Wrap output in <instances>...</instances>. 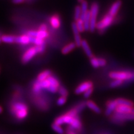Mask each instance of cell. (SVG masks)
<instances>
[{"label":"cell","mask_w":134,"mask_h":134,"mask_svg":"<svg viewBox=\"0 0 134 134\" xmlns=\"http://www.w3.org/2000/svg\"><path fill=\"white\" fill-rule=\"evenodd\" d=\"M11 112L14 115L16 119L23 120L27 116L29 109L26 104L22 102H16L11 105Z\"/></svg>","instance_id":"6da1fadb"},{"label":"cell","mask_w":134,"mask_h":134,"mask_svg":"<svg viewBox=\"0 0 134 134\" xmlns=\"http://www.w3.org/2000/svg\"><path fill=\"white\" fill-rule=\"evenodd\" d=\"M109 77L114 80L134 81V73L125 71H112L109 73Z\"/></svg>","instance_id":"7a4b0ae2"},{"label":"cell","mask_w":134,"mask_h":134,"mask_svg":"<svg viewBox=\"0 0 134 134\" xmlns=\"http://www.w3.org/2000/svg\"><path fill=\"white\" fill-rule=\"evenodd\" d=\"M91 13V23H90V31L94 32L96 28L97 16L99 12V5L98 3H93L90 8Z\"/></svg>","instance_id":"3957f363"},{"label":"cell","mask_w":134,"mask_h":134,"mask_svg":"<svg viewBox=\"0 0 134 134\" xmlns=\"http://www.w3.org/2000/svg\"><path fill=\"white\" fill-rule=\"evenodd\" d=\"M114 21V17L109 14H106L101 21L97 23L96 28L99 31H104L109 27Z\"/></svg>","instance_id":"277c9868"},{"label":"cell","mask_w":134,"mask_h":134,"mask_svg":"<svg viewBox=\"0 0 134 134\" xmlns=\"http://www.w3.org/2000/svg\"><path fill=\"white\" fill-rule=\"evenodd\" d=\"M37 50L36 47H32L29 48L27 51L24 53L22 57V62L23 63H27L32 59V58L37 54Z\"/></svg>","instance_id":"5b68a950"},{"label":"cell","mask_w":134,"mask_h":134,"mask_svg":"<svg viewBox=\"0 0 134 134\" xmlns=\"http://www.w3.org/2000/svg\"><path fill=\"white\" fill-rule=\"evenodd\" d=\"M74 119L75 117L70 116V115L67 114L66 113H65V114L60 115L57 118L55 119L54 123L59 125H62L63 124H68L70 125L72 124V122H73Z\"/></svg>","instance_id":"8992f818"},{"label":"cell","mask_w":134,"mask_h":134,"mask_svg":"<svg viewBox=\"0 0 134 134\" xmlns=\"http://www.w3.org/2000/svg\"><path fill=\"white\" fill-rule=\"evenodd\" d=\"M91 88H93V83L91 81H85L80 84L79 86L75 89V93L76 94H80L84 93L85 91Z\"/></svg>","instance_id":"52a82bcc"},{"label":"cell","mask_w":134,"mask_h":134,"mask_svg":"<svg viewBox=\"0 0 134 134\" xmlns=\"http://www.w3.org/2000/svg\"><path fill=\"white\" fill-rule=\"evenodd\" d=\"M111 117H114V118L119 119L120 121L124 122L125 120H134V115L132 114L131 113L129 114H121L114 112Z\"/></svg>","instance_id":"ba28073f"},{"label":"cell","mask_w":134,"mask_h":134,"mask_svg":"<svg viewBox=\"0 0 134 134\" xmlns=\"http://www.w3.org/2000/svg\"><path fill=\"white\" fill-rule=\"evenodd\" d=\"M71 28L72 31H73V35H74V38H75V43L76 44V47L81 46V42L83 40L81 39V36L80 35V32L78 31V28H77L76 23H73L71 24Z\"/></svg>","instance_id":"9c48e42d"},{"label":"cell","mask_w":134,"mask_h":134,"mask_svg":"<svg viewBox=\"0 0 134 134\" xmlns=\"http://www.w3.org/2000/svg\"><path fill=\"white\" fill-rule=\"evenodd\" d=\"M27 34L31 37H38L42 38V39H44L48 36L47 31H41V30H38L37 31H30L28 32Z\"/></svg>","instance_id":"30bf717a"},{"label":"cell","mask_w":134,"mask_h":134,"mask_svg":"<svg viewBox=\"0 0 134 134\" xmlns=\"http://www.w3.org/2000/svg\"><path fill=\"white\" fill-rule=\"evenodd\" d=\"M107 108L106 110H105V114L107 116H109L111 115L112 113H114L116 108L117 107V103L115 100H109L107 103Z\"/></svg>","instance_id":"8fae6325"},{"label":"cell","mask_w":134,"mask_h":134,"mask_svg":"<svg viewBox=\"0 0 134 134\" xmlns=\"http://www.w3.org/2000/svg\"><path fill=\"white\" fill-rule=\"evenodd\" d=\"M15 42L21 45H28L31 43V37L27 34L20 36H16Z\"/></svg>","instance_id":"7c38bea8"},{"label":"cell","mask_w":134,"mask_h":134,"mask_svg":"<svg viewBox=\"0 0 134 134\" xmlns=\"http://www.w3.org/2000/svg\"><path fill=\"white\" fill-rule=\"evenodd\" d=\"M122 5V2L120 0L115 1L114 3H113V5L111 6V7L110 8L109 11V14L111 15L112 16H113L114 18L116 16V14L118 13L119 10L120 6Z\"/></svg>","instance_id":"4fadbf2b"},{"label":"cell","mask_w":134,"mask_h":134,"mask_svg":"<svg viewBox=\"0 0 134 134\" xmlns=\"http://www.w3.org/2000/svg\"><path fill=\"white\" fill-rule=\"evenodd\" d=\"M81 46V47L83 48L84 52H85L86 55L88 57H90V58L93 57V52H92V50L86 40H83V41H82Z\"/></svg>","instance_id":"5bb4252c"},{"label":"cell","mask_w":134,"mask_h":134,"mask_svg":"<svg viewBox=\"0 0 134 134\" xmlns=\"http://www.w3.org/2000/svg\"><path fill=\"white\" fill-rule=\"evenodd\" d=\"M50 23L51 26L54 29H58L60 26V19L57 15H53L50 18Z\"/></svg>","instance_id":"9a60e30c"},{"label":"cell","mask_w":134,"mask_h":134,"mask_svg":"<svg viewBox=\"0 0 134 134\" xmlns=\"http://www.w3.org/2000/svg\"><path fill=\"white\" fill-rule=\"evenodd\" d=\"M86 105L88 108L91 109L94 112L97 114H100L101 113V110L100 109L98 106V105L96 103H94L93 100H88L86 102Z\"/></svg>","instance_id":"2e32d148"},{"label":"cell","mask_w":134,"mask_h":134,"mask_svg":"<svg viewBox=\"0 0 134 134\" xmlns=\"http://www.w3.org/2000/svg\"><path fill=\"white\" fill-rule=\"evenodd\" d=\"M132 109V108H131V107L127 106V105H117L115 112L121 114H129L131 113Z\"/></svg>","instance_id":"e0dca14e"},{"label":"cell","mask_w":134,"mask_h":134,"mask_svg":"<svg viewBox=\"0 0 134 134\" xmlns=\"http://www.w3.org/2000/svg\"><path fill=\"white\" fill-rule=\"evenodd\" d=\"M76 47V46L75 42H71L68 43V44H67L66 46H64L62 48V53L63 55L68 54V53L71 52V51H73Z\"/></svg>","instance_id":"ac0fdd59"},{"label":"cell","mask_w":134,"mask_h":134,"mask_svg":"<svg viewBox=\"0 0 134 134\" xmlns=\"http://www.w3.org/2000/svg\"><path fill=\"white\" fill-rule=\"evenodd\" d=\"M81 15L80 19L81 20H84L87 13L88 12V3L86 1L84 0L81 3Z\"/></svg>","instance_id":"d6986e66"},{"label":"cell","mask_w":134,"mask_h":134,"mask_svg":"<svg viewBox=\"0 0 134 134\" xmlns=\"http://www.w3.org/2000/svg\"><path fill=\"white\" fill-rule=\"evenodd\" d=\"M51 71L50 70H45L40 73L37 78V80L38 81H42L47 79L50 76H51Z\"/></svg>","instance_id":"ffe728a7"},{"label":"cell","mask_w":134,"mask_h":134,"mask_svg":"<svg viewBox=\"0 0 134 134\" xmlns=\"http://www.w3.org/2000/svg\"><path fill=\"white\" fill-rule=\"evenodd\" d=\"M84 26H85V31H90V23H91V13L89 10L83 20Z\"/></svg>","instance_id":"44dd1931"},{"label":"cell","mask_w":134,"mask_h":134,"mask_svg":"<svg viewBox=\"0 0 134 134\" xmlns=\"http://www.w3.org/2000/svg\"><path fill=\"white\" fill-rule=\"evenodd\" d=\"M70 126H71L72 127L75 129V130H76L77 131H79L80 130H81L82 129V123L81 122V120L80 119V117L78 116H76V117H75L74 120H73V122H72V124L70 125Z\"/></svg>","instance_id":"7402d4cb"},{"label":"cell","mask_w":134,"mask_h":134,"mask_svg":"<svg viewBox=\"0 0 134 134\" xmlns=\"http://www.w3.org/2000/svg\"><path fill=\"white\" fill-rule=\"evenodd\" d=\"M116 100L117 105H127V106L131 107V108H133V103L131 100H127L126 99L124 98H118Z\"/></svg>","instance_id":"603a6c76"},{"label":"cell","mask_w":134,"mask_h":134,"mask_svg":"<svg viewBox=\"0 0 134 134\" xmlns=\"http://www.w3.org/2000/svg\"><path fill=\"white\" fill-rule=\"evenodd\" d=\"M16 36H11V35H3L1 36V41L4 43H12L15 42Z\"/></svg>","instance_id":"cb8c5ba5"},{"label":"cell","mask_w":134,"mask_h":134,"mask_svg":"<svg viewBox=\"0 0 134 134\" xmlns=\"http://www.w3.org/2000/svg\"><path fill=\"white\" fill-rule=\"evenodd\" d=\"M42 90V88L41 83L40 81L36 80V81L35 82L34 84L32 86V91L35 94H38Z\"/></svg>","instance_id":"d4e9b609"},{"label":"cell","mask_w":134,"mask_h":134,"mask_svg":"<svg viewBox=\"0 0 134 134\" xmlns=\"http://www.w3.org/2000/svg\"><path fill=\"white\" fill-rule=\"evenodd\" d=\"M31 43L36 45V46H39L45 44L44 39L38 37H31Z\"/></svg>","instance_id":"484cf974"},{"label":"cell","mask_w":134,"mask_h":134,"mask_svg":"<svg viewBox=\"0 0 134 134\" xmlns=\"http://www.w3.org/2000/svg\"><path fill=\"white\" fill-rule=\"evenodd\" d=\"M75 23H76V27L80 32H83L85 31V26H84V22L83 20L79 19L78 20H77V21H76Z\"/></svg>","instance_id":"4316f807"},{"label":"cell","mask_w":134,"mask_h":134,"mask_svg":"<svg viewBox=\"0 0 134 134\" xmlns=\"http://www.w3.org/2000/svg\"><path fill=\"white\" fill-rule=\"evenodd\" d=\"M52 127L53 130H55L57 133H58V134H64L65 133V131L63 130V129L61 127V125H57L56 124L53 123L52 125Z\"/></svg>","instance_id":"83f0119b"},{"label":"cell","mask_w":134,"mask_h":134,"mask_svg":"<svg viewBox=\"0 0 134 134\" xmlns=\"http://www.w3.org/2000/svg\"><path fill=\"white\" fill-rule=\"evenodd\" d=\"M81 9L80 6H76L75 8V14H74V18L75 21H77L81 18Z\"/></svg>","instance_id":"f1b7e54d"},{"label":"cell","mask_w":134,"mask_h":134,"mask_svg":"<svg viewBox=\"0 0 134 134\" xmlns=\"http://www.w3.org/2000/svg\"><path fill=\"white\" fill-rule=\"evenodd\" d=\"M90 63H91L92 66L95 68H97L100 66L99 60V58L93 57L90 58Z\"/></svg>","instance_id":"f546056e"},{"label":"cell","mask_w":134,"mask_h":134,"mask_svg":"<svg viewBox=\"0 0 134 134\" xmlns=\"http://www.w3.org/2000/svg\"><path fill=\"white\" fill-rule=\"evenodd\" d=\"M58 92L61 95V96L67 97V96H68V91H67L66 89L63 86H60L59 87V88H58Z\"/></svg>","instance_id":"4dcf8cb0"},{"label":"cell","mask_w":134,"mask_h":134,"mask_svg":"<svg viewBox=\"0 0 134 134\" xmlns=\"http://www.w3.org/2000/svg\"><path fill=\"white\" fill-rule=\"evenodd\" d=\"M40 83H41V87L42 88V90H47L48 88H49V87L50 86V82L48 79H47L44 80V81H40Z\"/></svg>","instance_id":"1f68e13d"},{"label":"cell","mask_w":134,"mask_h":134,"mask_svg":"<svg viewBox=\"0 0 134 134\" xmlns=\"http://www.w3.org/2000/svg\"><path fill=\"white\" fill-rule=\"evenodd\" d=\"M122 83H123V81L120 80H114L110 84V86L111 88H116V87H118L122 85Z\"/></svg>","instance_id":"d6a6232c"},{"label":"cell","mask_w":134,"mask_h":134,"mask_svg":"<svg viewBox=\"0 0 134 134\" xmlns=\"http://www.w3.org/2000/svg\"><path fill=\"white\" fill-rule=\"evenodd\" d=\"M65 134H78V131L75 130L73 127L69 125L67 127L66 132H65Z\"/></svg>","instance_id":"836d02e7"},{"label":"cell","mask_w":134,"mask_h":134,"mask_svg":"<svg viewBox=\"0 0 134 134\" xmlns=\"http://www.w3.org/2000/svg\"><path fill=\"white\" fill-rule=\"evenodd\" d=\"M66 97L65 96H61L58 99L57 101V103L58 105H63L65 104V103L66 102Z\"/></svg>","instance_id":"e575fe53"},{"label":"cell","mask_w":134,"mask_h":134,"mask_svg":"<svg viewBox=\"0 0 134 134\" xmlns=\"http://www.w3.org/2000/svg\"><path fill=\"white\" fill-rule=\"evenodd\" d=\"M93 92V88L89 89V90H88L87 91H86L85 93H84V94H83L84 97H85V98H89L91 96Z\"/></svg>","instance_id":"d590c367"},{"label":"cell","mask_w":134,"mask_h":134,"mask_svg":"<svg viewBox=\"0 0 134 134\" xmlns=\"http://www.w3.org/2000/svg\"><path fill=\"white\" fill-rule=\"evenodd\" d=\"M36 47L37 48V50L38 53L43 52L45 50V48H46V46H45V44L42 45V46H36Z\"/></svg>","instance_id":"8d00e7d4"},{"label":"cell","mask_w":134,"mask_h":134,"mask_svg":"<svg viewBox=\"0 0 134 134\" xmlns=\"http://www.w3.org/2000/svg\"><path fill=\"white\" fill-rule=\"evenodd\" d=\"M99 60L100 66H104L106 65V61L105 59L103 58H99Z\"/></svg>","instance_id":"74e56055"},{"label":"cell","mask_w":134,"mask_h":134,"mask_svg":"<svg viewBox=\"0 0 134 134\" xmlns=\"http://www.w3.org/2000/svg\"><path fill=\"white\" fill-rule=\"evenodd\" d=\"M38 30H41V31H47V26H46V24H42L39 27Z\"/></svg>","instance_id":"f35d334b"},{"label":"cell","mask_w":134,"mask_h":134,"mask_svg":"<svg viewBox=\"0 0 134 134\" xmlns=\"http://www.w3.org/2000/svg\"><path fill=\"white\" fill-rule=\"evenodd\" d=\"M25 0H13V2L14 4H21L24 3Z\"/></svg>","instance_id":"ab89813d"},{"label":"cell","mask_w":134,"mask_h":134,"mask_svg":"<svg viewBox=\"0 0 134 134\" xmlns=\"http://www.w3.org/2000/svg\"><path fill=\"white\" fill-rule=\"evenodd\" d=\"M132 114H133L134 115V108H132V110H131V113H130Z\"/></svg>","instance_id":"60d3db41"},{"label":"cell","mask_w":134,"mask_h":134,"mask_svg":"<svg viewBox=\"0 0 134 134\" xmlns=\"http://www.w3.org/2000/svg\"><path fill=\"white\" fill-rule=\"evenodd\" d=\"M3 113V108H1V106H0V114Z\"/></svg>","instance_id":"b9f144b4"},{"label":"cell","mask_w":134,"mask_h":134,"mask_svg":"<svg viewBox=\"0 0 134 134\" xmlns=\"http://www.w3.org/2000/svg\"><path fill=\"white\" fill-rule=\"evenodd\" d=\"M78 1H79V2H80V3H81V2H82V1H84V0H78Z\"/></svg>","instance_id":"7bdbcfd3"},{"label":"cell","mask_w":134,"mask_h":134,"mask_svg":"<svg viewBox=\"0 0 134 134\" xmlns=\"http://www.w3.org/2000/svg\"><path fill=\"white\" fill-rule=\"evenodd\" d=\"M1 42L2 41H1V36H0V43H1Z\"/></svg>","instance_id":"ee69618b"}]
</instances>
